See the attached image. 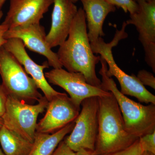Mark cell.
Masks as SVG:
<instances>
[{
  "label": "cell",
  "mask_w": 155,
  "mask_h": 155,
  "mask_svg": "<svg viewBox=\"0 0 155 155\" xmlns=\"http://www.w3.org/2000/svg\"><path fill=\"white\" fill-rule=\"evenodd\" d=\"M57 54L67 71L80 72L87 83L101 88V81L96 72V66L100 61L101 56L95 55L91 49L87 36L86 17L82 8L78 9L68 38L60 46Z\"/></svg>",
  "instance_id": "6da1fadb"
},
{
  "label": "cell",
  "mask_w": 155,
  "mask_h": 155,
  "mask_svg": "<svg viewBox=\"0 0 155 155\" xmlns=\"http://www.w3.org/2000/svg\"><path fill=\"white\" fill-rule=\"evenodd\" d=\"M98 133L94 152L104 155L126 148L138 138L125 128L122 113L113 94L98 97Z\"/></svg>",
  "instance_id": "7a4b0ae2"
},
{
  "label": "cell",
  "mask_w": 155,
  "mask_h": 155,
  "mask_svg": "<svg viewBox=\"0 0 155 155\" xmlns=\"http://www.w3.org/2000/svg\"><path fill=\"white\" fill-rule=\"evenodd\" d=\"M101 88L110 91L115 97L122 113L125 128L130 135L137 138L155 131V104L145 106L127 97L118 89L112 77L107 74L108 66L101 58Z\"/></svg>",
  "instance_id": "3957f363"
},
{
  "label": "cell",
  "mask_w": 155,
  "mask_h": 155,
  "mask_svg": "<svg viewBox=\"0 0 155 155\" xmlns=\"http://www.w3.org/2000/svg\"><path fill=\"white\" fill-rule=\"evenodd\" d=\"M0 75L9 95L27 104L38 102L42 97L33 79L3 46L0 48Z\"/></svg>",
  "instance_id": "277c9868"
},
{
  "label": "cell",
  "mask_w": 155,
  "mask_h": 155,
  "mask_svg": "<svg viewBox=\"0 0 155 155\" xmlns=\"http://www.w3.org/2000/svg\"><path fill=\"white\" fill-rule=\"evenodd\" d=\"M37 102L36 104H30L8 95L5 112L2 117L3 125L33 143L38 117L45 110L48 101L42 96Z\"/></svg>",
  "instance_id": "5b68a950"
},
{
  "label": "cell",
  "mask_w": 155,
  "mask_h": 155,
  "mask_svg": "<svg viewBox=\"0 0 155 155\" xmlns=\"http://www.w3.org/2000/svg\"><path fill=\"white\" fill-rule=\"evenodd\" d=\"M119 41L117 37L115 36L113 41L107 44L101 38L97 43L91 47V49L94 54H101V58L106 61L109 67L107 74L110 77L116 78L120 84V91L122 94L134 97L141 103L155 104V96L147 89L136 75L126 74L115 62L112 48L118 44Z\"/></svg>",
  "instance_id": "8992f818"
},
{
  "label": "cell",
  "mask_w": 155,
  "mask_h": 155,
  "mask_svg": "<svg viewBox=\"0 0 155 155\" xmlns=\"http://www.w3.org/2000/svg\"><path fill=\"white\" fill-rule=\"evenodd\" d=\"M81 106L73 129L64 140L75 152L82 149L94 151L98 133V97L84 100Z\"/></svg>",
  "instance_id": "52a82bcc"
},
{
  "label": "cell",
  "mask_w": 155,
  "mask_h": 155,
  "mask_svg": "<svg viewBox=\"0 0 155 155\" xmlns=\"http://www.w3.org/2000/svg\"><path fill=\"white\" fill-rule=\"evenodd\" d=\"M49 83L64 89L69 94L74 104L80 111L84 100L92 97L110 95V91L87 83L84 75L80 72H68L61 69H53L45 73Z\"/></svg>",
  "instance_id": "ba28073f"
},
{
  "label": "cell",
  "mask_w": 155,
  "mask_h": 155,
  "mask_svg": "<svg viewBox=\"0 0 155 155\" xmlns=\"http://www.w3.org/2000/svg\"><path fill=\"white\" fill-rule=\"evenodd\" d=\"M139 10L130 14L127 25H133L138 32V39L143 47L145 61L155 73V0L137 2Z\"/></svg>",
  "instance_id": "9c48e42d"
},
{
  "label": "cell",
  "mask_w": 155,
  "mask_h": 155,
  "mask_svg": "<svg viewBox=\"0 0 155 155\" xmlns=\"http://www.w3.org/2000/svg\"><path fill=\"white\" fill-rule=\"evenodd\" d=\"M46 112L37 125L38 133L52 134L77 118L80 110L66 93H60L48 101Z\"/></svg>",
  "instance_id": "30bf717a"
},
{
  "label": "cell",
  "mask_w": 155,
  "mask_h": 155,
  "mask_svg": "<svg viewBox=\"0 0 155 155\" xmlns=\"http://www.w3.org/2000/svg\"><path fill=\"white\" fill-rule=\"evenodd\" d=\"M5 38L7 40L20 39L25 46L30 51L45 57L50 67L54 69H61L63 67L57 53L53 52L48 45L45 28L40 23L10 28L5 33Z\"/></svg>",
  "instance_id": "8fae6325"
},
{
  "label": "cell",
  "mask_w": 155,
  "mask_h": 155,
  "mask_svg": "<svg viewBox=\"0 0 155 155\" xmlns=\"http://www.w3.org/2000/svg\"><path fill=\"white\" fill-rule=\"evenodd\" d=\"M54 0H10V7L2 23L8 29L40 23Z\"/></svg>",
  "instance_id": "7c38bea8"
},
{
  "label": "cell",
  "mask_w": 155,
  "mask_h": 155,
  "mask_svg": "<svg viewBox=\"0 0 155 155\" xmlns=\"http://www.w3.org/2000/svg\"><path fill=\"white\" fill-rule=\"evenodd\" d=\"M3 47L12 54L21 65L24 67L25 72L31 76L38 88L43 92L44 96L48 101L60 94L61 92L55 90L50 85L45 77L44 71L49 67L48 61H45L41 65L37 64L28 55L25 51L23 42L19 38L7 40Z\"/></svg>",
  "instance_id": "4fadbf2b"
},
{
  "label": "cell",
  "mask_w": 155,
  "mask_h": 155,
  "mask_svg": "<svg viewBox=\"0 0 155 155\" xmlns=\"http://www.w3.org/2000/svg\"><path fill=\"white\" fill-rule=\"evenodd\" d=\"M54 5L51 25L46 38L51 48L60 46L67 40L78 11L71 0H54Z\"/></svg>",
  "instance_id": "5bb4252c"
},
{
  "label": "cell",
  "mask_w": 155,
  "mask_h": 155,
  "mask_svg": "<svg viewBox=\"0 0 155 155\" xmlns=\"http://www.w3.org/2000/svg\"><path fill=\"white\" fill-rule=\"evenodd\" d=\"M85 14L87 36L90 45L96 44L104 36L103 25L109 14L116 10L115 6L105 0H80Z\"/></svg>",
  "instance_id": "9a60e30c"
},
{
  "label": "cell",
  "mask_w": 155,
  "mask_h": 155,
  "mask_svg": "<svg viewBox=\"0 0 155 155\" xmlns=\"http://www.w3.org/2000/svg\"><path fill=\"white\" fill-rule=\"evenodd\" d=\"M74 125L75 121L52 134L36 132L28 155H52L58 145L71 132Z\"/></svg>",
  "instance_id": "2e32d148"
},
{
  "label": "cell",
  "mask_w": 155,
  "mask_h": 155,
  "mask_svg": "<svg viewBox=\"0 0 155 155\" xmlns=\"http://www.w3.org/2000/svg\"><path fill=\"white\" fill-rule=\"evenodd\" d=\"M0 143L6 155H28L33 145L4 125L0 128Z\"/></svg>",
  "instance_id": "e0dca14e"
},
{
  "label": "cell",
  "mask_w": 155,
  "mask_h": 155,
  "mask_svg": "<svg viewBox=\"0 0 155 155\" xmlns=\"http://www.w3.org/2000/svg\"><path fill=\"white\" fill-rule=\"evenodd\" d=\"M109 4L118 8H121L125 13L130 14L136 13L139 10L138 4L134 0H105Z\"/></svg>",
  "instance_id": "ac0fdd59"
},
{
  "label": "cell",
  "mask_w": 155,
  "mask_h": 155,
  "mask_svg": "<svg viewBox=\"0 0 155 155\" xmlns=\"http://www.w3.org/2000/svg\"><path fill=\"white\" fill-rule=\"evenodd\" d=\"M138 139L143 151L149 152L155 154V131L143 136Z\"/></svg>",
  "instance_id": "d6986e66"
},
{
  "label": "cell",
  "mask_w": 155,
  "mask_h": 155,
  "mask_svg": "<svg viewBox=\"0 0 155 155\" xmlns=\"http://www.w3.org/2000/svg\"><path fill=\"white\" fill-rule=\"evenodd\" d=\"M143 152L137 139L133 144L126 148L104 155H140Z\"/></svg>",
  "instance_id": "ffe728a7"
},
{
  "label": "cell",
  "mask_w": 155,
  "mask_h": 155,
  "mask_svg": "<svg viewBox=\"0 0 155 155\" xmlns=\"http://www.w3.org/2000/svg\"><path fill=\"white\" fill-rule=\"evenodd\" d=\"M137 77L144 86H148L155 89V78L151 72L142 69L139 71Z\"/></svg>",
  "instance_id": "44dd1931"
},
{
  "label": "cell",
  "mask_w": 155,
  "mask_h": 155,
  "mask_svg": "<svg viewBox=\"0 0 155 155\" xmlns=\"http://www.w3.org/2000/svg\"><path fill=\"white\" fill-rule=\"evenodd\" d=\"M75 152L69 147L64 140L58 145L52 155H75Z\"/></svg>",
  "instance_id": "7402d4cb"
},
{
  "label": "cell",
  "mask_w": 155,
  "mask_h": 155,
  "mask_svg": "<svg viewBox=\"0 0 155 155\" xmlns=\"http://www.w3.org/2000/svg\"><path fill=\"white\" fill-rule=\"evenodd\" d=\"M8 96V93L2 84H0V118L2 117L5 112Z\"/></svg>",
  "instance_id": "603a6c76"
},
{
  "label": "cell",
  "mask_w": 155,
  "mask_h": 155,
  "mask_svg": "<svg viewBox=\"0 0 155 155\" xmlns=\"http://www.w3.org/2000/svg\"><path fill=\"white\" fill-rule=\"evenodd\" d=\"M3 16V11H0V21L2 19ZM8 29V27L7 25L0 23V48L2 47L6 43L7 40L5 38V34L6 31Z\"/></svg>",
  "instance_id": "cb8c5ba5"
},
{
  "label": "cell",
  "mask_w": 155,
  "mask_h": 155,
  "mask_svg": "<svg viewBox=\"0 0 155 155\" xmlns=\"http://www.w3.org/2000/svg\"><path fill=\"white\" fill-rule=\"evenodd\" d=\"M75 155H97V154L95 153L94 151L82 149L75 152Z\"/></svg>",
  "instance_id": "d4e9b609"
},
{
  "label": "cell",
  "mask_w": 155,
  "mask_h": 155,
  "mask_svg": "<svg viewBox=\"0 0 155 155\" xmlns=\"http://www.w3.org/2000/svg\"><path fill=\"white\" fill-rule=\"evenodd\" d=\"M7 0H0V11H2L3 6L5 5V3Z\"/></svg>",
  "instance_id": "484cf974"
},
{
  "label": "cell",
  "mask_w": 155,
  "mask_h": 155,
  "mask_svg": "<svg viewBox=\"0 0 155 155\" xmlns=\"http://www.w3.org/2000/svg\"><path fill=\"white\" fill-rule=\"evenodd\" d=\"M140 155H155V154L149 152L143 151Z\"/></svg>",
  "instance_id": "4316f807"
},
{
  "label": "cell",
  "mask_w": 155,
  "mask_h": 155,
  "mask_svg": "<svg viewBox=\"0 0 155 155\" xmlns=\"http://www.w3.org/2000/svg\"><path fill=\"white\" fill-rule=\"evenodd\" d=\"M134 1H135V2L137 3V2H140V1H143L146 2H151V1H153V0H134Z\"/></svg>",
  "instance_id": "83f0119b"
},
{
  "label": "cell",
  "mask_w": 155,
  "mask_h": 155,
  "mask_svg": "<svg viewBox=\"0 0 155 155\" xmlns=\"http://www.w3.org/2000/svg\"><path fill=\"white\" fill-rule=\"evenodd\" d=\"M3 125V121L2 118H0V128Z\"/></svg>",
  "instance_id": "f1b7e54d"
},
{
  "label": "cell",
  "mask_w": 155,
  "mask_h": 155,
  "mask_svg": "<svg viewBox=\"0 0 155 155\" xmlns=\"http://www.w3.org/2000/svg\"><path fill=\"white\" fill-rule=\"evenodd\" d=\"M0 155H6L1 149H0Z\"/></svg>",
  "instance_id": "f546056e"
},
{
  "label": "cell",
  "mask_w": 155,
  "mask_h": 155,
  "mask_svg": "<svg viewBox=\"0 0 155 155\" xmlns=\"http://www.w3.org/2000/svg\"><path fill=\"white\" fill-rule=\"evenodd\" d=\"M71 1L74 3H76V2H77L79 0H71Z\"/></svg>",
  "instance_id": "4dcf8cb0"
}]
</instances>
